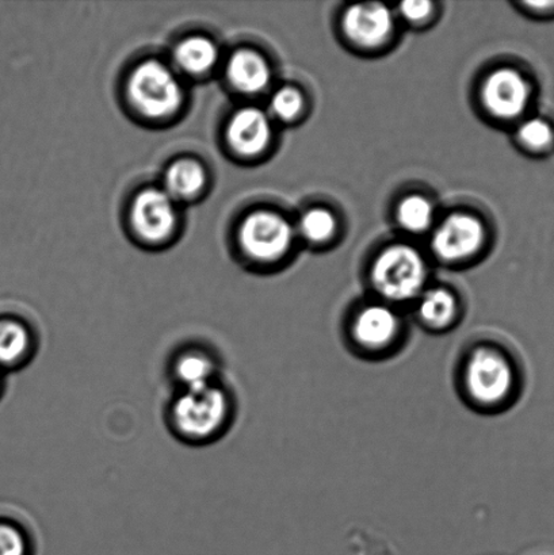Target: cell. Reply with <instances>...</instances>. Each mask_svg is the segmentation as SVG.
I'll return each mask as SVG.
<instances>
[{
  "label": "cell",
  "instance_id": "obj_1",
  "mask_svg": "<svg viewBox=\"0 0 554 555\" xmlns=\"http://www.w3.org/2000/svg\"><path fill=\"white\" fill-rule=\"evenodd\" d=\"M236 417L235 393L222 379L201 388L173 391L165 412L168 431L190 448L219 442L231 431Z\"/></svg>",
  "mask_w": 554,
  "mask_h": 555
},
{
  "label": "cell",
  "instance_id": "obj_2",
  "mask_svg": "<svg viewBox=\"0 0 554 555\" xmlns=\"http://www.w3.org/2000/svg\"><path fill=\"white\" fill-rule=\"evenodd\" d=\"M459 390L466 404L480 413H502L517 401L520 372L506 348L479 343L461 358Z\"/></svg>",
  "mask_w": 554,
  "mask_h": 555
},
{
  "label": "cell",
  "instance_id": "obj_3",
  "mask_svg": "<svg viewBox=\"0 0 554 555\" xmlns=\"http://www.w3.org/2000/svg\"><path fill=\"white\" fill-rule=\"evenodd\" d=\"M345 339L356 356L383 361L401 351L407 326L398 310L387 302L363 305L347 321Z\"/></svg>",
  "mask_w": 554,
  "mask_h": 555
},
{
  "label": "cell",
  "instance_id": "obj_4",
  "mask_svg": "<svg viewBox=\"0 0 554 555\" xmlns=\"http://www.w3.org/2000/svg\"><path fill=\"white\" fill-rule=\"evenodd\" d=\"M426 276L425 260L409 246L388 248L372 269L374 291L392 307L420 298L425 292Z\"/></svg>",
  "mask_w": 554,
  "mask_h": 555
},
{
  "label": "cell",
  "instance_id": "obj_5",
  "mask_svg": "<svg viewBox=\"0 0 554 555\" xmlns=\"http://www.w3.org/2000/svg\"><path fill=\"white\" fill-rule=\"evenodd\" d=\"M130 102L150 118H165L183 102V91L170 69L159 62H145L133 69L128 83Z\"/></svg>",
  "mask_w": 554,
  "mask_h": 555
},
{
  "label": "cell",
  "instance_id": "obj_6",
  "mask_svg": "<svg viewBox=\"0 0 554 555\" xmlns=\"http://www.w3.org/2000/svg\"><path fill=\"white\" fill-rule=\"evenodd\" d=\"M239 241L248 257L259 262H273L291 248L293 228L284 217L271 211H255L242 222Z\"/></svg>",
  "mask_w": 554,
  "mask_h": 555
},
{
  "label": "cell",
  "instance_id": "obj_7",
  "mask_svg": "<svg viewBox=\"0 0 554 555\" xmlns=\"http://www.w3.org/2000/svg\"><path fill=\"white\" fill-rule=\"evenodd\" d=\"M167 373L176 390L195 389L221 380V363L211 348L189 343L172 353Z\"/></svg>",
  "mask_w": 554,
  "mask_h": 555
},
{
  "label": "cell",
  "instance_id": "obj_8",
  "mask_svg": "<svg viewBox=\"0 0 554 555\" xmlns=\"http://www.w3.org/2000/svg\"><path fill=\"white\" fill-rule=\"evenodd\" d=\"M530 85L518 70L502 68L488 76L482 86V102L487 111L503 119L524 114L530 101Z\"/></svg>",
  "mask_w": 554,
  "mask_h": 555
},
{
  "label": "cell",
  "instance_id": "obj_9",
  "mask_svg": "<svg viewBox=\"0 0 554 555\" xmlns=\"http://www.w3.org/2000/svg\"><path fill=\"white\" fill-rule=\"evenodd\" d=\"M176 222V204L165 190H144L134 198L132 224L139 236L145 238V241H165L171 235Z\"/></svg>",
  "mask_w": 554,
  "mask_h": 555
},
{
  "label": "cell",
  "instance_id": "obj_10",
  "mask_svg": "<svg viewBox=\"0 0 554 555\" xmlns=\"http://www.w3.org/2000/svg\"><path fill=\"white\" fill-rule=\"evenodd\" d=\"M40 336L27 321L16 315H0V373L21 372L35 361Z\"/></svg>",
  "mask_w": 554,
  "mask_h": 555
},
{
  "label": "cell",
  "instance_id": "obj_11",
  "mask_svg": "<svg viewBox=\"0 0 554 555\" xmlns=\"http://www.w3.org/2000/svg\"><path fill=\"white\" fill-rule=\"evenodd\" d=\"M482 241L485 228L479 220L468 215H453L434 233L433 249L439 258L455 262L474 255Z\"/></svg>",
  "mask_w": 554,
  "mask_h": 555
},
{
  "label": "cell",
  "instance_id": "obj_12",
  "mask_svg": "<svg viewBox=\"0 0 554 555\" xmlns=\"http://www.w3.org/2000/svg\"><path fill=\"white\" fill-rule=\"evenodd\" d=\"M344 29L351 41L376 47L387 40L394 29L392 13L383 3L351 5L344 16Z\"/></svg>",
  "mask_w": 554,
  "mask_h": 555
},
{
  "label": "cell",
  "instance_id": "obj_13",
  "mask_svg": "<svg viewBox=\"0 0 554 555\" xmlns=\"http://www.w3.org/2000/svg\"><path fill=\"white\" fill-rule=\"evenodd\" d=\"M228 143L237 154L258 155L271 139L270 119L259 108L246 107L237 112L228 125Z\"/></svg>",
  "mask_w": 554,
  "mask_h": 555
},
{
  "label": "cell",
  "instance_id": "obj_14",
  "mask_svg": "<svg viewBox=\"0 0 554 555\" xmlns=\"http://www.w3.org/2000/svg\"><path fill=\"white\" fill-rule=\"evenodd\" d=\"M460 307L458 298L447 288H431L421 294L416 304V319L423 328L443 334L458 324Z\"/></svg>",
  "mask_w": 554,
  "mask_h": 555
},
{
  "label": "cell",
  "instance_id": "obj_15",
  "mask_svg": "<svg viewBox=\"0 0 554 555\" xmlns=\"http://www.w3.org/2000/svg\"><path fill=\"white\" fill-rule=\"evenodd\" d=\"M227 76L239 91L258 94L268 89L271 70L268 62L257 52L239 51L228 63Z\"/></svg>",
  "mask_w": 554,
  "mask_h": 555
},
{
  "label": "cell",
  "instance_id": "obj_16",
  "mask_svg": "<svg viewBox=\"0 0 554 555\" xmlns=\"http://www.w3.org/2000/svg\"><path fill=\"white\" fill-rule=\"evenodd\" d=\"M204 167L194 160H178L168 168L165 192L176 199H188L197 195L205 186Z\"/></svg>",
  "mask_w": 554,
  "mask_h": 555
},
{
  "label": "cell",
  "instance_id": "obj_17",
  "mask_svg": "<svg viewBox=\"0 0 554 555\" xmlns=\"http://www.w3.org/2000/svg\"><path fill=\"white\" fill-rule=\"evenodd\" d=\"M219 57L215 43L205 37H190L179 43L173 53L177 64L184 73L201 75L208 73Z\"/></svg>",
  "mask_w": 554,
  "mask_h": 555
},
{
  "label": "cell",
  "instance_id": "obj_18",
  "mask_svg": "<svg viewBox=\"0 0 554 555\" xmlns=\"http://www.w3.org/2000/svg\"><path fill=\"white\" fill-rule=\"evenodd\" d=\"M29 529L11 516H0V555H35Z\"/></svg>",
  "mask_w": 554,
  "mask_h": 555
},
{
  "label": "cell",
  "instance_id": "obj_19",
  "mask_svg": "<svg viewBox=\"0 0 554 555\" xmlns=\"http://www.w3.org/2000/svg\"><path fill=\"white\" fill-rule=\"evenodd\" d=\"M433 217V205L420 195L405 198L398 209L400 225L410 232L426 231L431 225Z\"/></svg>",
  "mask_w": 554,
  "mask_h": 555
},
{
  "label": "cell",
  "instance_id": "obj_20",
  "mask_svg": "<svg viewBox=\"0 0 554 555\" xmlns=\"http://www.w3.org/2000/svg\"><path fill=\"white\" fill-rule=\"evenodd\" d=\"M518 138L529 150L544 152L554 145V128L544 118H529L520 124Z\"/></svg>",
  "mask_w": 554,
  "mask_h": 555
},
{
  "label": "cell",
  "instance_id": "obj_21",
  "mask_svg": "<svg viewBox=\"0 0 554 555\" xmlns=\"http://www.w3.org/2000/svg\"><path fill=\"white\" fill-rule=\"evenodd\" d=\"M335 219L328 210L312 209L304 215L300 222V231L309 242L327 241L335 232Z\"/></svg>",
  "mask_w": 554,
  "mask_h": 555
},
{
  "label": "cell",
  "instance_id": "obj_22",
  "mask_svg": "<svg viewBox=\"0 0 554 555\" xmlns=\"http://www.w3.org/2000/svg\"><path fill=\"white\" fill-rule=\"evenodd\" d=\"M302 108V95L292 87H285L275 92L271 98V111L282 121H291L296 118Z\"/></svg>",
  "mask_w": 554,
  "mask_h": 555
},
{
  "label": "cell",
  "instance_id": "obj_23",
  "mask_svg": "<svg viewBox=\"0 0 554 555\" xmlns=\"http://www.w3.org/2000/svg\"><path fill=\"white\" fill-rule=\"evenodd\" d=\"M433 4L430 2H404L400 4L401 14L410 21H421L427 18L431 13Z\"/></svg>",
  "mask_w": 554,
  "mask_h": 555
},
{
  "label": "cell",
  "instance_id": "obj_24",
  "mask_svg": "<svg viewBox=\"0 0 554 555\" xmlns=\"http://www.w3.org/2000/svg\"><path fill=\"white\" fill-rule=\"evenodd\" d=\"M5 391V375L0 373V400H2V397L4 396Z\"/></svg>",
  "mask_w": 554,
  "mask_h": 555
}]
</instances>
